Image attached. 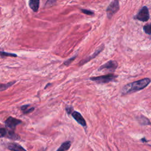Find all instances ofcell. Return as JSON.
Here are the masks:
<instances>
[{
    "label": "cell",
    "instance_id": "cell-1",
    "mask_svg": "<svg viewBox=\"0 0 151 151\" xmlns=\"http://www.w3.org/2000/svg\"><path fill=\"white\" fill-rule=\"evenodd\" d=\"M149 83L150 79L148 78H145L140 80L134 81L132 83L126 85L122 90V93L127 94L140 90L145 88L149 84Z\"/></svg>",
    "mask_w": 151,
    "mask_h": 151
},
{
    "label": "cell",
    "instance_id": "cell-2",
    "mask_svg": "<svg viewBox=\"0 0 151 151\" xmlns=\"http://www.w3.org/2000/svg\"><path fill=\"white\" fill-rule=\"evenodd\" d=\"M116 77V76L113 74H107L99 77H91L90 80L96 81L97 83H106L113 80Z\"/></svg>",
    "mask_w": 151,
    "mask_h": 151
},
{
    "label": "cell",
    "instance_id": "cell-3",
    "mask_svg": "<svg viewBox=\"0 0 151 151\" xmlns=\"http://www.w3.org/2000/svg\"><path fill=\"white\" fill-rule=\"evenodd\" d=\"M136 18L142 21H147L149 19V13L146 6H143L142 8L137 14Z\"/></svg>",
    "mask_w": 151,
    "mask_h": 151
},
{
    "label": "cell",
    "instance_id": "cell-4",
    "mask_svg": "<svg viewBox=\"0 0 151 151\" xmlns=\"http://www.w3.org/2000/svg\"><path fill=\"white\" fill-rule=\"evenodd\" d=\"M119 8V2L117 0L114 1L112 2L110 5L108 6L106 11L107 14V16L109 17H110L112 16L113 14H114L115 12L117 11V10Z\"/></svg>",
    "mask_w": 151,
    "mask_h": 151
},
{
    "label": "cell",
    "instance_id": "cell-5",
    "mask_svg": "<svg viewBox=\"0 0 151 151\" xmlns=\"http://www.w3.org/2000/svg\"><path fill=\"white\" fill-rule=\"evenodd\" d=\"M5 123L6 126L7 127L13 130V129H14L16 127V126L17 125H18L19 124L21 123V121L18 120V119H17L15 118H14L12 117H9L5 120Z\"/></svg>",
    "mask_w": 151,
    "mask_h": 151
},
{
    "label": "cell",
    "instance_id": "cell-6",
    "mask_svg": "<svg viewBox=\"0 0 151 151\" xmlns=\"http://www.w3.org/2000/svg\"><path fill=\"white\" fill-rule=\"evenodd\" d=\"M71 115L73 116V117L74 119V120L81 126H83V127H86V120H84V119L83 118V117L82 116V115L78 111H73L71 113Z\"/></svg>",
    "mask_w": 151,
    "mask_h": 151
},
{
    "label": "cell",
    "instance_id": "cell-7",
    "mask_svg": "<svg viewBox=\"0 0 151 151\" xmlns=\"http://www.w3.org/2000/svg\"><path fill=\"white\" fill-rule=\"evenodd\" d=\"M117 67V63L115 61H110L99 68V70L103 69L115 70Z\"/></svg>",
    "mask_w": 151,
    "mask_h": 151
},
{
    "label": "cell",
    "instance_id": "cell-8",
    "mask_svg": "<svg viewBox=\"0 0 151 151\" xmlns=\"http://www.w3.org/2000/svg\"><path fill=\"white\" fill-rule=\"evenodd\" d=\"M8 148L12 151H26V150L21 145L15 143H9L8 145Z\"/></svg>",
    "mask_w": 151,
    "mask_h": 151
},
{
    "label": "cell",
    "instance_id": "cell-9",
    "mask_svg": "<svg viewBox=\"0 0 151 151\" xmlns=\"http://www.w3.org/2000/svg\"><path fill=\"white\" fill-rule=\"evenodd\" d=\"M39 3L40 0H29V5L34 12H37L38 9Z\"/></svg>",
    "mask_w": 151,
    "mask_h": 151
},
{
    "label": "cell",
    "instance_id": "cell-10",
    "mask_svg": "<svg viewBox=\"0 0 151 151\" xmlns=\"http://www.w3.org/2000/svg\"><path fill=\"white\" fill-rule=\"evenodd\" d=\"M71 145V143L70 141H66L63 143L60 147L56 151H66L70 149Z\"/></svg>",
    "mask_w": 151,
    "mask_h": 151
},
{
    "label": "cell",
    "instance_id": "cell-11",
    "mask_svg": "<svg viewBox=\"0 0 151 151\" xmlns=\"http://www.w3.org/2000/svg\"><path fill=\"white\" fill-rule=\"evenodd\" d=\"M138 121L140 124L142 125H149L150 124V122L148 119H147L146 117L141 116L139 118H137Z\"/></svg>",
    "mask_w": 151,
    "mask_h": 151
},
{
    "label": "cell",
    "instance_id": "cell-12",
    "mask_svg": "<svg viewBox=\"0 0 151 151\" xmlns=\"http://www.w3.org/2000/svg\"><path fill=\"white\" fill-rule=\"evenodd\" d=\"M6 135L9 139H13V140H17V139H19V136L17 134H16L13 131L8 132Z\"/></svg>",
    "mask_w": 151,
    "mask_h": 151
},
{
    "label": "cell",
    "instance_id": "cell-13",
    "mask_svg": "<svg viewBox=\"0 0 151 151\" xmlns=\"http://www.w3.org/2000/svg\"><path fill=\"white\" fill-rule=\"evenodd\" d=\"M28 107H29V105H25V106H23L21 107V110L23 111V113L24 114L30 113V112L32 111L34 109V108H33V107H31L30 109H28Z\"/></svg>",
    "mask_w": 151,
    "mask_h": 151
},
{
    "label": "cell",
    "instance_id": "cell-14",
    "mask_svg": "<svg viewBox=\"0 0 151 151\" xmlns=\"http://www.w3.org/2000/svg\"><path fill=\"white\" fill-rule=\"evenodd\" d=\"M143 29L146 34L149 35H151V23L144 26Z\"/></svg>",
    "mask_w": 151,
    "mask_h": 151
},
{
    "label": "cell",
    "instance_id": "cell-15",
    "mask_svg": "<svg viewBox=\"0 0 151 151\" xmlns=\"http://www.w3.org/2000/svg\"><path fill=\"white\" fill-rule=\"evenodd\" d=\"M12 84H13V83L6 84H0V91H3V90L6 89L8 87H9Z\"/></svg>",
    "mask_w": 151,
    "mask_h": 151
},
{
    "label": "cell",
    "instance_id": "cell-16",
    "mask_svg": "<svg viewBox=\"0 0 151 151\" xmlns=\"http://www.w3.org/2000/svg\"><path fill=\"white\" fill-rule=\"evenodd\" d=\"M7 134V131L4 128L0 129V137H3Z\"/></svg>",
    "mask_w": 151,
    "mask_h": 151
},
{
    "label": "cell",
    "instance_id": "cell-17",
    "mask_svg": "<svg viewBox=\"0 0 151 151\" xmlns=\"http://www.w3.org/2000/svg\"><path fill=\"white\" fill-rule=\"evenodd\" d=\"M65 110L68 114H71V113L73 111V108L71 106H67L65 108Z\"/></svg>",
    "mask_w": 151,
    "mask_h": 151
},
{
    "label": "cell",
    "instance_id": "cell-18",
    "mask_svg": "<svg viewBox=\"0 0 151 151\" xmlns=\"http://www.w3.org/2000/svg\"><path fill=\"white\" fill-rule=\"evenodd\" d=\"M81 11L84 13V14H88V15H92L93 14V12L92 11H88V10H86V9H82Z\"/></svg>",
    "mask_w": 151,
    "mask_h": 151
},
{
    "label": "cell",
    "instance_id": "cell-19",
    "mask_svg": "<svg viewBox=\"0 0 151 151\" xmlns=\"http://www.w3.org/2000/svg\"><path fill=\"white\" fill-rule=\"evenodd\" d=\"M141 140H142V141H143V142H147V141L145 139V137H144V138H143V139H141Z\"/></svg>",
    "mask_w": 151,
    "mask_h": 151
}]
</instances>
